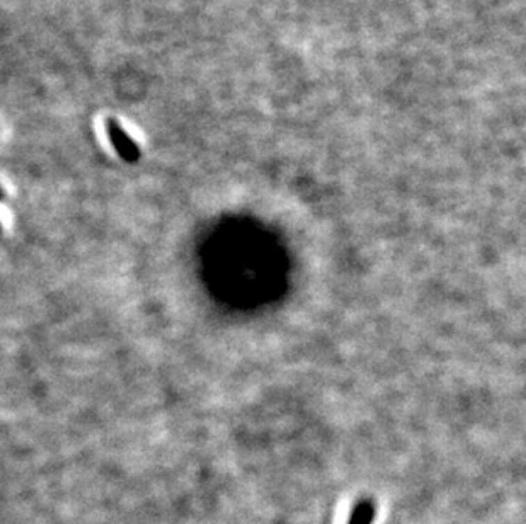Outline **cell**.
Segmentation results:
<instances>
[{
  "instance_id": "obj_1",
  "label": "cell",
  "mask_w": 526,
  "mask_h": 524,
  "mask_svg": "<svg viewBox=\"0 0 526 524\" xmlns=\"http://www.w3.org/2000/svg\"><path fill=\"white\" fill-rule=\"evenodd\" d=\"M373 516V504L372 502H363L360 504L356 509V514H354V523L356 524H369Z\"/></svg>"
}]
</instances>
